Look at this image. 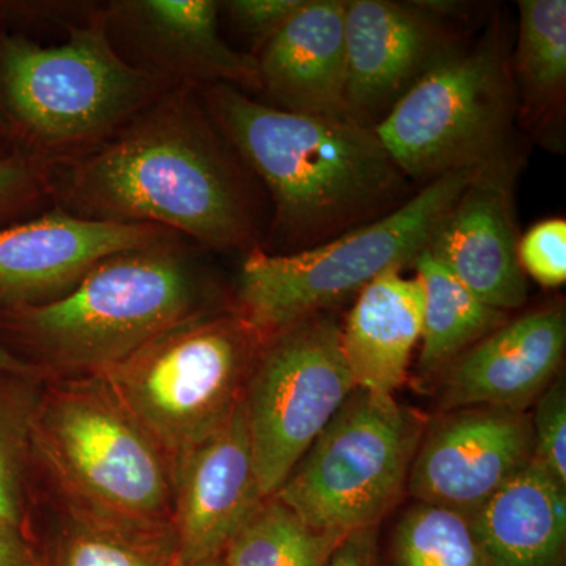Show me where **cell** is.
Here are the masks:
<instances>
[{
    "mask_svg": "<svg viewBox=\"0 0 566 566\" xmlns=\"http://www.w3.org/2000/svg\"><path fill=\"white\" fill-rule=\"evenodd\" d=\"M207 99L273 197L271 233L282 255L327 243L409 199L408 178L367 126L277 109L226 84H212Z\"/></svg>",
    "mask_w": 566,
    "mask_h": 566,
    "instance_id": "6da1fadb",
    "label": "cell"
},
{
    "mask_svg": "<svg viewBox=\"0 0 566 566\" xmlns=\"http://www.w3.org/2000/svg\"><path fill=\"white\" fill-rule=\"evenodd\" d=\"M188 93L163 99L70 178V199L81 218L150 223L189 234L216 249L252 243L248 192Z\"/></svg>",
    "mask_w": 566,
    "mask_h": 566,
    "instance_id": "7a4b0ae2",
    "label": "cell"
},
{
    "mask_svg": "<svg viewBox=\"0 0 566 566\" xmlns=\"http://www.w3.org/2000/svg\"><path fill=\"white\" fill-rule=\"evenodd\" d=\"M29 444L66 510L115 523L172 524L174 464L98 376L48 387Z\"/></svg>",
    "mask_w": 566,
    "mask_h": 566,
    "instance_id": "3957f363",
    "label": "cell"
},
{
    "mask_svg": "<svg viewBox=\"0 0 566 566\" xmlns=\"http://www.w3.org/2000/svg\"><path fill=\"white\" fill-rule=\"evenodd\" d=\"M202 300L196 264L167 240L107 256L61 297L18 307L14 324L52 368L99 375L203 312Z\"/></svg>",
    "mask_w": 566,
    "mask_h": 566,
    "instance_id": "277c9868",
    "label": "cell"
},
{
    "mask_svg": "<svg viewBox=\"0 0 566 566\" xmlns=\"http://www.w3.org/2000/svg\"><path fill=\"white\" fill-rule=\"evenodd\" d=\"M270 338L240 311H203L95 376L174 464L232 417Z\"/></svg>",
    "mask_w": 566,
    "mask_h": 566,
    "instance_id": "5b68a950",
    "label": "cell"
},
{
    "mask_svg": "<svg viewBox=\"0 0 566 566\" xmlns=\"http://www.w3.org/2000/svg\"><path fill=\"white\" fill-rule=\"evenodd\" d=\"M482 166L442 175L382 218L315 248L282 255L253 245L241 266L238 311L273 335L359 293L386 271L412 266Z\"/></svg>",
    "mask_w": 566,
    "mask_h": 566,
    "instance_id": "8992f818",
    "label": "cell"
},
{
    "mask_svg": "<svg viewBox=\"0 0 566 566\" xmlns=\"http://www.w3.org/2000/svg\"><path fill=\"white\" fill-rule=\"evenodd\" d=\"M424 427L392 395L356 387L274 497L323 534L378 527L408 485Z\"/></svg>",
    "mask_w": 566,
    "mask_h": 566,
    "instance_id": "52a82bcc",
    "label": "cell"
},
{
    "mask_svg": "<svg viewBox=\"0 0 566 566\" xmlns=\"http://www.w3.org/2000/svg\"><path fill=\"white\" fill-rule=\"evenodd\" d=\"M163 81L122 59L102 25L76 29L57 46L22 36L0 43L3 103L43 144H74L111 132L150 106Z\"/></svg>",
    "mask_w": 566,
    "mask_h": 566,
    "instance_id": "ba28073f",
    "label": "cell"
},
{
    "mask_svg": "<svg viewBox=\"0 0 566 566\" xmlns=\"http://www.w3.org/2000/svg\"><path fill=\"white\" fill-rule=\"evenodd\" d=\"M515 111L509 59L483 41L434 65L374 132L400 172L427 185L504 155Z\"/></svg>",
    "mask_w": 566,
    "mask_h": 566,
    "instance_id": "9c48e42d",
    "label": "cell"
},
{
    "mask_svg": "<svg viewBox=\"0 0 566 566\" xmlns=\"http://www.w3.org/2000/svg\"><path fill=\"white\" fill-rule=\"evenodd\" d=\"M354 389L342 324L329 312H316L271 335L243 397L264 497L277 493Z\"/></svg>",
    "mask_w": 566,
    "mask_h": 566,
    "instance_id": "30bf717a",
    "label": "cell"
},
{
    "mask_svg": "<svg viewBox=\"0 0 566 566\" xmlns=\"http://www.w3.org/2000/svg\"><path fill=\"white\" fill-rule=\"evenodd\" d=\"M534 460L527 412L472 406L424 427L408 476L416 502L471 517Z\"/></svg>",
    "mask_w": 566,
    "mask_h": 566,
    "instance_id": "8fae6325",
    "label": "cell"
},
{
    "mask_svg": "<svg viewBox=\"0 0 566 566\" xmlns=\"http://www.w3.org/2000/svg\"><path fill=\"white\" fill-rule=\"evenodd\" d=\"M438 18L420 3L346 2L349 120L374 129L420 77L455 51Z\"/></svg>",
    "mask_w": 566,
    "mask_h": 566,
    "instance_id": "7c38bea8",
    "label": "cell"
},
{
    "mask_svg": "<svg viewBox=\"0 0 566 566\" xmlns=\"http://www.w3.org/2000/svg\"><path fill=\"white\" fill-rule=\"evenodd\" d=\"M515 177V159L509 151L483 164L427 245L436 262L465 289L502 312L527 301V279L517 259Z\"/></svg>",
    "mask_w": 566,
    "mask_h": 566,
    "instance_id": "4fadbf2b",
    "label": "cell"
},
{
    "mask_svg": "<svg viewBox=\"0 0 566 566\" xmlns=\"http://www.w3.org/2000/svg\"><path fill=\"white\" fill-rule=\"evenodd\" d=\"M264 499L241 400L218 431L174 463L172 524L181 565L222 557Z\"/></svg>",
    "mask_w": 566,
    "mask_h": 566,
    "instance_id": "5bb4252c",
    "label": "cell"
},
{
    "mask_svg": "<svg viewBox=\"0 0 566 566\" xmlns=\"http://www.w3.org/2000/svg\"><path fill=\"white\" fill-rule=\"evenodd\" d=\"M169 240L150 223L96 221L51 212L0 229V297L25 307L70 292L93 266L114 253Z\"/></svg>",
    "mask_w": 566,
    "mask_h": 566,
    "instance_id": "9a60e30c",
    "label": "cell"
},
{
    "mask_svg": "<svg viewBox=\"0 0 566 566\" xmlns=\"http://www.w3.org/2000/svg\"><path fill=\"white\" fill-rule=\"evenodd\" d=\"M565 348L560 305L509 319L442 368L439 409L493 406L526 412L557 378Z\"/></svg>",
    "mask_w": 566,
    "mask_h": 566,
    "instance_id": "2e32d148",
    "label": "cell"
},
{
    "mask_svg": "<svg viewBox=\"0 0 566 566\" xmlns=\"http://www.w3.org/2000/svg\"><path fill=\"white\" fill-rule=\"evenodd\" d=\"M345 0H305L253 55L260 91L277 109L349 120L346 111Z\"/></svg>",
    "mask_w": 566,
    "mask_h": 566,
    "instance_id": "e0dca14e",
    "label": "cell"
},
{
    "mask_svg": "<svg viewBox=\"0 0 566 566\" xmlns=\"http://www.w3.org/2000/svg\"><path fill=\"white\" fill-rule=\"evenodd\" d=\"M156 74L260 88L253 55L232 50L218 29L211 0H142L117 9Z\"/></svg>",
    "mask_w": 566,
    "mask_h": 566,
    "instance_id": "ac0fdd59",
    "label": "cell"
},
{
    "mask_svg": "<svg viewBox=\"0 0 566 566\" xmlns=\"http://www.w3.org/2000/svg\"><path fill=\"white\" fill-rule=\"evenodd\" d=\"M422 314V283L400 270L386 271L357 293L342 324V349L357 389L394 397L405 385Z\"/></svg>",
    "mask_w": 566,
    "mask_h": 566,
    "instance_id": "d6986e66",
    "label": "cell"
},
{
    "mask_svg": "<svg viewBox=\"0 0 566 566\" xmlns=\"http://www.w3.org/2000/svg\"><path fill=\"white\" fill-rule=\"evenodd\" d=\"M485 566H560L566 545V486L531 463L471 516Z\"/></svg>",
    "mask_w": 566,
    "mask_h": 566,
    "instance_id": "ffe728a7",
    "label": "cell"
},
{
    "mask_svg": "<svg viewBox=\"0 0 566 566\" xmlns=\"http://www.w3.org/2000/svg\"><path fill=\"white\" fill-rule=\"evenodd\" d=\"M517 10L512 73L516 107L527 126L546 129L565 107L566 2L523 0Z\"/></svg>",
    "mask_w": 566,
    "mask_h": 566,
    "instance_id": "44dd1931",
    "label": "cell"
},
{
    "mask_svg": "<svg viewBox=\"0 0 566 566\" xmlns=\"http://www.w3.org/2000/svg\"><path fill=\"white\" fill-rule=\"evenodd\" d=\"M33 556L35 566H181L174 524L115 523L73 510Z\"/></svg>",
    "mask_w": 566,
    "mask_h": 566,
    "instance_id": "7402d4cb",
    "label": "cell"
},
{
    "mask_svg": "<svg viewBox=\"0 0 566 566\" xmlns=\"http://www.w3.org/2000/svg\"><path fill=\"white\" fill-rule=\"evenodd\" d=\"M412 266L423 290L420 374H438L465 349L509 322L506 312L480 301L427 251L417 256Z\"/></svg>",
    "mask_w": 566,
    "mask_h": 566,
    "instance_id": "603a6c76",
    "label": "cell"
},
{
    "mask_svg": "<svg viewBox=\"0 0 566 566\" xmlns=\"http://www.w3.org/2000/svg\"><path fill=\"white\" fill-rule=\"evenodd\" d=\"M342 539L307 526L271 495L233 536L222 558L227 566H327Z\"/></svg>",
    "mask_w": 566,
    "mask_h": 566,
    "instance_id": "cb8c5ba5",
    "label": "cell"
},
{
    "mask_svg": "<svg viewBox=\"0 0 566 566\" xmlns=\"http://www.w3.org/2000/svg\"><path fill=\"white\" fill-rule=\"evenodd\" d=\"M394 566H485L471 517L446 506L416 502L394 528Z\"/></svg>",
    "mask_w": 566,
    "mask_h": 566,
    "instance_id": "d4e9b609",
    "label": "cell"
},
{
    "mask_svg": "<svg viewBox=\"0 0 566 566\" xmlns=\"http://www.w3.org/2000/svg\"><path fill=\"white\" fill-rule=\"evenodd\" d=\"M0 397V521L21 528L24 523V455L29 446V416Z\"/></svg>",
    "mask_w": 566,
    "mask_h": 566,
    "instance_id": "484cf974",
    "label": "cell"
},
{
    "mask_svg": "<svg viewBox=\"0 0 566 566\" xmlns=\"http://www.w3.org/2000/svg\"><path fill=\"white\" fill-rule=\"evenodd\" d=\"M531 419L534 461L566 486V386L558 375L535 401Z\"/></svg>",
    "mask_w": 566,
    "mask_h": 566,
    "instance_id": "4316f807",
    "label": "cell"
},
{
    "mask_svg": "<svg viewBox=\"0 0 566 566\" xmlns=\"http://www.w3.org/2000/svg\"><path fill=\"white\" fill-rule=\"evenodd\" d=\"M517 259L524 274L546 289L566 282V222L546 219L536 223L517 243Z\"/></svg>",
    "mask_w": 566,
    "mask_h": 566,
    "instance_id": "83f0119b",
    "label": "cell"
},
{
    "mask_svg": "<svg viewBox=\"0 0 566 566\" xmlns=\"http://www.w3.org/2000/svg\"><path fill=\"white\" fill-rule=\"evenodd\" d=\"M304 2L305 0H232L223 6L233 24L253 41L259 52Z\"/></svg>",
    "mask_w": 566,
    "mask_h": 566,
    "instance_id": "f1b7e54d",
    "label": "cell"
},
{
    "mask_svg": "<svg viewBox=\"0 0 566 566\" xmlns=\"http://www.w3.org/2000/svg\"><path fill=\"white\" fill-rule=\"evenodd\" d=\"M36 178L31 164L20 156L0 159V218L31 199Z\"/></svg>",
    "mask_w": 566,
    "mask_h": 566,
    "instance_id": "f546056e",
    "label": "cell"
},
{
    "mask_svg": "<svg viewBox=\"0 0 566 566\" xmlns=\"http://www.w3.org/2000/svg\"><path fill=\"white\" fill-rule=\"evenodd\" d=\"M327 566H382L379 557L378 527L354 532L342 539Z\"/></svg>",
    "mask_w": 566,
    "mask_h": 566,
    "instance_id": "4dcf8cb0",
    "label": "cell"
},
{
    "mask_svg": "<svg viewBox=\"0 0 566 566\" xmlns=\"http://www.w3.org/2000/svg\"><path fill=\"white\" fill-rule=\"evenodd\" d=\"M0 566H35L33 546L21 528L0 521Z\"/></svg>",
    "mask_w": 566,
    "mask_h": 566,
    "instance_id": "1f68e13d",
    "label": "cell"
},
{
    "mask_svg": "<svg viewBox=\"0 0 566 566\" xmlns=\"http://www.w3.org/2000/svg\"><path fill=\"white\" fill-rule=\"evenodd\" d=\"M0 374L11 375H25L31 374V367L28 364L21 363L18 357L7 352L3 345L0 344Z\"/></svg>",
    "mask_w": 566,
    "mask_h": 566,
    "instance_id": "d6a6232c",
    "label": "cell"
},
{
    "mask_svg": "<svg viewBox=\"0 0 566 566\" xmlns=\"http://www.w3.org/2000/svg\"><path fill=\"white\" fill-rule=\"evenodd\" d=\"M181 566H227L222 557L210 558V560L197 562V564Z\"/></svg>",
    "mask_w": 566,
    "mask_h": 566,
    "instance_id": "836d02e7",
    "label": "cell"
}]
</instances>
